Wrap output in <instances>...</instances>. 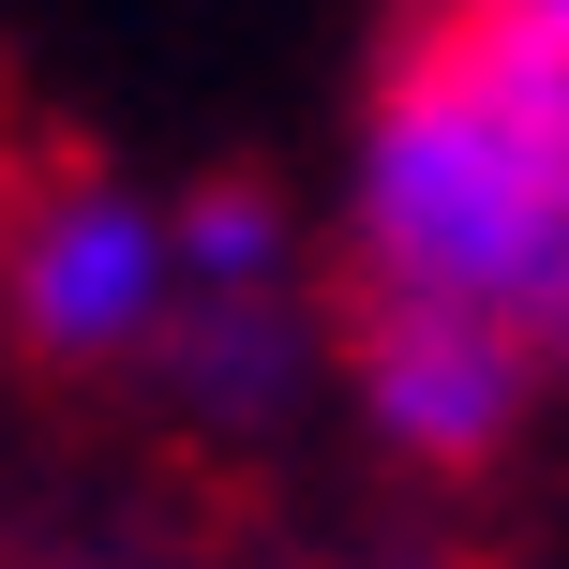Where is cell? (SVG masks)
<instances>
[{
  "label": "cell",
  "instance_id": "cell-4",
  "mask_svg": "<svg viewBox=\"0 0 569 569\" xmlns=\"http://www.w3.org/2000/svg\"><path fill=\"white\" fill-rule=\"evenodd\" d=\"M166 240H180V284H256V270L284 256V210L256 196V180H226V196L166 210Z\"/></svg>",
  "mask_w": 569,
  "mask_h": 569
},
{
  "label": "cell",
  "instance_id": "cell-2",
  "mask_svg": "<svg viewBox=\"0 0 569 569\" xmlns=\"http://www.w3.org/2000/svg\"><path fill=\"white\" fill-rule=\"evenodd\" d=\"M180 240L150 196H120L106 166H60L46 196L0 226V315H16L30 360H120V345L166 330Z\"/></svg>",
  "mask_w": 569,
  "mask_h": 569
},
{
  "label": "cell",
  "instance_id": "cell-5",
  "mask_svg": "<svg viewBox=\"0 0 569 569\" xmlns=\"http://www.w3.org/2000/svg\"><path fill=\"white\" fill-rule=\"evenodd\" d=\"M555 16H569V0H555Z\"/></svg>",
  "mask_w": 569,
  "mask_h": 569
},
{
  "label": "cell",
  "instance_id": "cell-3",
  "mask_svg": "<svg viewBox=\"0 0 569 569\" xmlns=\"http://www.w3.org/2000/svg\"><path fill=\"white\" fill-rule=\"evenodd\" d=\"M345 360H360L375 435L420 465H495L540 390L525 330H495L480 300H435V284H375V270H345Z\"/></svg>",
  "mask_w": 569,
  "mask_h": 569
},
{
  "label": "cell",
  "instance_id": "cell-1",
  "mask_svg": "<svg viewBox=\"0 0 569 569\" xmlns=\"http://www.w3.org/2000/svg\"><path fill=\"white\" fill-rule=\"evenodd\" d=\"M360 270L480 300L525 360H569V16L405 0L360 106Z\"/></svg>",
  "mask_w": 569,
  "mask_h": 569
}]
</instances>
